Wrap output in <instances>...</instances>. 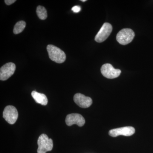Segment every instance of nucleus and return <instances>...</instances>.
<instances>
[{
	"label": "nucleus",
	"mask_w": 153,
	"mask_h": 153,
	"mask_svg": "<svg viewBox=\"0 0 153 153\" xmlns=\"http://www.w3.org/2000/svg\"><path fill=\"white\" fill-rule=\"evenodd\" d=\"M100 70L102 75L108 79L117 78L121 73L120 69H115L109 63H106L102 65Z\"/></svg>",
	"instance_id": "5"
},
{
	"label": "nucleus",
	"mask_w": 153,
	"mask_h": 153,
	"mask_svg": "<svg viewBox=\"0 0 153 153\" xmlns=\"http://www.w3.org/2000/svg\"><path fill=\"white\" fill-rule=\"evenodd\" d=\"M112 31V27L111 24L105 23L95 37V41L98 43H102L109 37Z\"/></svg>",
	"instance_id": "6"
},
{
	"label": "nucleus",
	"mask_w": 153,
	"mask_h": 153,
	"mask_svg": "<svg viewBox=\"0 0 153 153\" xmlns=\"http://www.w3.org/2000/svg\"><path fill=\"white\" fill-rule=\"evenodd\" d=\"M66 123L68 126L74 124L77 125L79 127L82 126L85 123L84 118L79 114H68L66 118Z\"/></svg>",
	"instance_id": "9"
},
{
	"label": "nucleus",
	"mask_w": 153,
	"mask_h": 153,
	"mask_svg": "<svg viewBox=\"0 0 153 153\" xmlns=\"http://www.w3.org/2000/svg\"><path fill=\"white\" fill-rule=\"evenodd\" d=\"M16 69V65L14 63H6L0 69V79L2 81L7 80L14 74Z\"/></svg>",
	"instance_id": "7"
},
{
	"label": "nucleus",
	"mask_w": 153,
	"mask_h": 153,
	"mask_svg": "<svg viewBox=\"0 0 153 153\" xmlns=\"http://www.w3.org/2000/svg\"><path fill=\"white\" fill-rule=\"evenodd\" d=\"M135 34L131 29L126 28L121 30L117 35V41L123 45H127L133 40Z\"/></svg>",
	"instance_id": "3"
},
{
	"label": "nucleus",
	"mask_w": 153,
	"mask_h": 153,
	"mask_svg": "<svg viewBox=\"0 0 153 153\" xmlns=\"http://www.w3.org/2000/svg\"><path fill=\"white\" fill-rule=\"evenodd\" d=\"M3 118L10 124L16 123L19 117L18 111L13 105H8L5 108L3 113Z\"/></svg>",
	"instance_id": "4"
},
{
	"label": "nucleus",
	"mask_w": 153,
	"mask_h": 153,
	"mask_svg": "<svg viewBox=\"0 0 153 153\" xmlns=\"http://www.w3.org/2000/svg\"><path fill=\"white\" fill-rule=\"evenodd\" d=\"M36 13L38 18L42 20H45L47 17V11L44 7L39 6L37 7Z\"/></svg>",
	"instance_id": "12"
},
{
	"label": "nucleus",
	"mask_w": 153,
	"mask_h": 153,
	"mask_svg": "<svg viewBox=\"0 0 153 153\" xmlns=\"http://www.w3.org/2000/svg\"><path fill=\"white\" fill-rule=\"evenodd\" d=\"M135 132V130L133 127L126 126L111 130L108 134L112 137H117L120 135L131 136L134 134Z\"/></svg>",
	"instance_id": "8"
},
{
	"label": "nucleus",
	"mask_w": 153,
	"mask_h": 153,
	"mask_svg": "<svg viewBox=\"0 0 153 153\" xmlns=\"http://www.w3.org/2000/svg\"><path fill=\"white\" fill-rule=\"evenodd\" d=\"M81 1L82 2H85L86 1V0H81Z\"/></svg>",
	"instance_id": "16"
},
{
	"label": "nucleus",
	"mask_w": 153,
	"mask_h": 153,
	"mask_svg": "<svg viewBox=\"0 0 153 153\" xmlns=\"http://www.w3.org/2000/svg\"><path fill=\"white\" fill-rule=\"evenodd\" d=\"M4 1L6 4L7 5H10L15 3L16 1V0H5Z\"/></svg>",
	"instance_id": "15"
},
{
	"label": "nucleus",
	"mask_w": 153,
	"mask_h": 153,
	"mask_svg": "<svg viewBox=\"0 0 153 153\" xmlns=\"http://www.w3.org/2000/svg\"><path fill=\"white\" fill-rule=\"evenodd\" d=\"M38 153H46L47 152L52 150L53 147V140L49 139L45 134H42L38 140Z\"/></svg>",
	"instance_id": "2"
},
{
	"label": "nucleus",
	"mask_w": 153,
	"mask_h": 153,
	"mask_svg": "<svg viewBox=\"0 0 153 153\" xmlns=\"http://www.w3.org/2000/svg\"><path fill=\"white\" fill-rule=\"evenodd\" d=\"M74 100L76 104L82 108L89 107L92 103L91 98L80 93L76 94L74 95Z\"/></svg>",
	"instance_id": "10"
},
{
	"label": "nucleus",
	"mask_w": 153,
	"mask_h": 153,
	"mask_svg": "<svg viewBox=\"0 0 153 153\" xmlns=\"http://www.w3.org/2000/svg\"><path fill=\"white\" fill-rule=\"evenodd\" d=\"M31 94L37 103L43 105H46L47 104L48 99L47 96L44 94L38 93L37 91H34L32 92Z\"/></svg>",
	"instance_id": "11"
},
{
	"label": "nucleus",
	"mask_w": 153,
	"mask_h": 153,
	"mask_svg": "<svg viewBox=\"0 0 153 153\" xmlns=\"http://www.w3.org/2000/svg\"><path fill=\"white\" fill-rule=\"evenodd\" d=\"M47 50L49 57L52 61L57 63H62L66 60V54L58 47L54 45H48Z\"/></svg>",
	"instance_id": "1"
},
{
	"label": "nucleus",
	"mask_w": 153,
	"mask_h": 153,
	"mask_svg": "<svg viewBox=\"0 0 153 153\" xmlns=\"http://www.w3.org/2000/svg\"><path fill=\"white\" fill-rule=\"evenodd\" d=\"M26 22L24 21H20L17 22L14 27L13 33L15 34H18L22 33L26 27Z\"/></svg>",
	"instance_id": "13"
},
{
	"label": "nucleus",
	"mask_w": 153,
	"mask_h": 153,
	"mask_svg": "<svg viewBox=\"0 0 153 153\" xmlns=\"http://www.w3.org/2000/svg\"><path fill=\"white\" fill-rule=\"evenodd\" d=\"M71 10L73 11L74 13H78L81 10V7L79 6H75L72 8Z\"/></svg>",
	"instance_id": "14"
}]
</instances>
